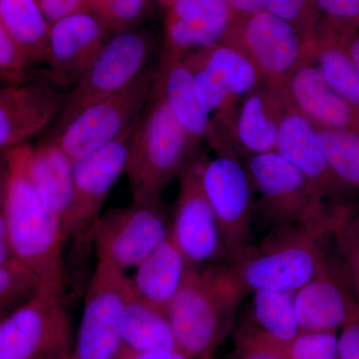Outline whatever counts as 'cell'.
<instances>
[{
    "label": "cell",
    "instance_id": "6da1fadb",
    "mask_svg": "<svg viewBox=\"0 0 359 359\" xmlns=\"http://www.w3.org/2000/svg\"><path fill=\"white\" fill-rule=\"evenodd\" d=\"M32 147L23 144L4 152L8 182L1 211L16 259L35 276L39 287L63 295L66 240L60 222L46 209L33 185L29 170Z\"/></svg>",
    "mask_w": 359,
    "mask_h": 359
},
{
    "label": "cell",
    "instance_id": "7a4b0ae2",
    "mask_svg": "<svg viewBox=\"0 0 359 359\" xmlns=\"http://www.w3.org/2000/svg\"><path fill=\"white\" fill-rule=\"evenodd\" d=\"M330 264L320 231L297 224L269 231L226 266L247 297L257 290L297 292Z\"/></svg>",
    "mask_w": 359,
    "mask_h": 359
},
{
    "label": "cell",
    "instance_id": "3957f363",
    "mask_svg": "<svg viewBox=\"0 0 359 359\" xmlns=\"http://www.w3.org/2000/svg\"><path fill=\"white\" fill-rule=\"evenodd\" d=\"M245 297L226 264H189L166 309L177 349L190 359H212L231 314Z\"/></svg>",
    "mask_w": 359,
    "mask_h": 359
},
{
    "label": "cell",
    "instance_id": "277c9868",
    "mask_svg": "<svg viewBox=\"0 0 359 359\" xmlns=\"http://www.w3.org/2000/svg\"><path fill=\"white\" fill-rule=\"evenodd\" d=\"M145 107L130 139L125 172L134 202H159L175 177L181 176L192 140L157 93Z\"/></svg>",
    "mask_w": 359,
    "mask_h": 359
},
{
    "label": "cell",
    "instance_id": "5b68a950",
    "mask_svg": "<svg viewBox=\"0 0 359 359\" xmlns=\"http://www.w3.org/2000/svg\"><path fill=\"white\" fill-rule=\"evenodd\" d=\"M249 174L261 194L259 217L271 230L309 224L320 231L330 208L304 174L276 151L250 158Z\"/></svg>",
    "mask_w": 359,
    "mask_h": 359
},
{
    "label": "cell",
    "instance_id": "8992f818",
    "mask_svg": "<svg viewBox=\"0 0 359 359\" xmlns=\"http://www.w3.org/2000/svg\"><path fill=\"white\" fill-rule=\"evenodd\" d=\"M156 79L148 68L126 88L91 104L48 139L73 163L112 143L136 124L152 95Z\"/></svg>",
    "mask_w": 359,
    "mask_h": 359
},
{
    "label": "cell",
    "instance_id": "52a82bcc",
    "mask_svg": "<svg viewBox=\"0 0 359 359\" xmlns=\"http://www.w3.org/2000/svg\"><path fill=\"white\" fill-rule=\"evenodd\" d=\"M72 348L63 295L39 287L0 320V359H47Z\"/></svg>",
    "mask_w": 359,
    "mask_h": 359
},
{
    "label": "cell",
    "instance_id": "ba28073f",
    "mask_svg": "<svg viewBox=\"0 0 359 359\" xmlns=\"http://www.w3.org/2000/svg\"><path fill=\"white\" fill-rule=\"evenodd\" d=\"M131 278L107 257L97 255L87 289L73 359H117L122 348L121 323Z\"/></svg>",
    "mask_w": 359,
    "mask_h": 359
},
{
    "label": "cell",
    "instance_id": "9c48e42d",
    "mask_svg": "<svg viewBox=\"0 0 359 359\" xmlns=\"http://www.w3.org/2000/svg\"><path fill=\"white\" fill-rule=\"evenodd\" d=\"M152 54L147 35L128 30L108 39L84 76L65 94L53 132L63 128L75 116L97 101L107 98L133 83Z\"/></svg>",
    "mask_w": 359,
    "mask_h": 359
},
{
    "label": "cell",
    "instance_id": "30bf717a",
    "mask_svg": "<svg viewBox=\"0 0 359 359\" xmlns=\"http://www.w3.org/2000/svg\"><path fill=\"white\" fill-rule=\"evenodd\" d=\"M135 126L117 140L73 163L70 202L62 222L65 240L92 238L103 205L125 172Z\"/></svg>",
    "mask_w": 359,
    "mask_h": 359
},
{
    "label": "cell",
    "instance_id": "8fae6325",
    "mask_svg": "<svg viewBox=\"0 0 359 359\" xmlns=\"http://www.w3.org/2000/svg\"><path fill=\"white\" fill-rule=\"evenodd\" d=\"M170 224L162 203L133 202L109 210L98 219L92 238L97 255L118 268H136L168 238Z\"/></svg>",
    "mask_w": 359,
    "mask_h": 359
},
{
    "label": "cell",
    "instance_id": "7c38bea8",
    "mask_svg": "<svg viewBox=\"0 0 359 359\" xmlns=\"http://www.w3.org/2000/svg\"><path fill=\"white\" fill-rule=\"evenodd\" d=\"M201 180L221 235L223 259H237L252 242V179L233 158L221 156L201 166Z\"/></svg>",
    "mask_w": 359,
    "mask_h": 359
},
{
    "label": "cell",
    "instance_id": "4fadbf2b",
    "mask_svg": "<svg viewBox=\"0 0 359 359\" xmlns=\"http://www.w3.org/2000/svg\"><path fill=\"white\" fill-rule=\"evenodd\" d=\"M201 166L189 164L182 173L170 223V236L187 263L197 266L223 257L218 221L203 189Z\"/></svg>",
    "mask_w": 359,
    "mask_h": 359
},
{
    "label": "cell",
    "instance_id": "5bb4252c",
    "mask_svg": "<svg viewBox=\"0 0 359 359\" xmlns=\"http://www.w3.org/2000/svg\"><path fill=\"white\" fill-rule=\"evenodd\" d=\"M105 27L93 14L81 11L50 26L46 65L54 84L74 86L105 45Z\"/></svg>",
    "mask_w": 359,
    "mask_h": 359
},
{
    "label": "cell",
    "instance_id": "9a60e30c",
    "mask_svg": "<svg viewBox=\"0 0 359 359\" xmlns=\"http://www.w3.org/2000/svg\"><path fill=\"white\" fill-rule=\"evenodd\" d=\"M65 94L36 81L0 87V153L29 143L62 108Z\"/></svg>",
    "mask_w": 359,
    "mask_h": 359
},
{
    "label": "cell",
    "instance_id": "2e32d148",
    "mask_svg": "<svg viewBox=\"0 0 359 359\" xmlns=\"http://www.w3.org/2000/svg\"><path fill=\"white\" fill-rule=\"evenodd\" d=\"M276 152L294 164L309 180L314 193L328 207L347 205L349 187L335 176L323 154L318 130L309 118L290 113L278 124Z\"/></svg>",
    "mask_w": 359,
    "mask_h": 359
},
{
    "label": "cell",
    "instance_id": "e0dca14e",
    "mask_svg": "<svg viewBox=\"0 0 359 359\" xmlns=\"http://www.w3.org/2000/svg\"><path fill=\"white\" fill-rule=\"evenodd\" d=\"M164 57L183 58L193 48L214 47L231 20L226 0H173Z\"/></svg>",
    "mask_w": 359,
    "mask_h": 359
},
{
    "label": "cell",
    "instance_id": "ac0fdd59",
    "mask_svg": "<svg viewBox=\"0 0 359 359\" xmlns=\"http://www.w3.org/2000/svg\"><path fill=\"white\" fill-rule=\"evenodd\" d=\"M358 302L332 261L294 294L301 332H337Z\"/></svg>",
    "mask_w": 359,
    "mask_h": 359
},
{
    "label": "cell",
    "instance_id": "d6986e66",
    "mask_svg": "<svg viewBox=\"0 0 359 359\" xmlns=\"http://www.w3.org/2000/svg\"><path fill=\"white\" fill-rule=\"evenodd\" d=\"M245 40L257 65L269 74H285L301 54L294 25L266 11L252 14L245 25Z\"/></svg>",
    "mask_w": 359,
    "mask_h": 359
},
{
    "label": "cell",
    "instance_id": "ffe728a7",
    "mask_svg": "<svg viewBox=\"0 0 359 359\" xmlns=\"http://www.w3.org/2000/svg\"><path fill=\"white\" fill-rule=\"evenodd\" d=\"M292 96L306 118L321 128H344L359 132V110L327 83L314 66L297 70L292 77Z\"/></svg>",
    "mask_w": 359,
    "mask_h": 359
},
{
    "label": "cell",
    "instance_id": "44dd1931",
    "mask_svg": "<svg viewBox=\"0 0 359 359\" xmlns=\"http://www.w3.org/2000/svg\"><path fill=\"white\" fill-rule=\"evenodd\" d=\"M188 266L169 233L162 245L135 268L132 283L144 301L166 311L183 283Z\"/></svg>",
    "mask_w": 359,
    "mask_h": 359
},
{
    "label": "cell",
    "instance_id": "7402d4cb",
    "mask_svg": "<svg viewBox=\"0 0 359 359\" xmlns=\"http://www.w3.org/2000/svg\"><path fill=\"white\" fill-rule=\"evenodd\" d=\"M159 79L155 93L166 102L192 142L202 138L209 129V117L196 95L190 66L183 58L164 57Z\"/></svg>",
    "mask_w": 359,
    "mask_h": 359
},
{
    "label": "cell",
    "instance_id": "603a6c76",
    "mask_svg": "<svg viewBox=\"0 0 359 359\" xmlns=\"http://www.w3.org/2000/svg\"><path fill=\"white\" fill-rule=\"evenodd\" d=\"M30 176L46 209L62 226L72 190L73 162L50 139L33 146Z\"/></svg>",
    "mask_w": 359,
    "mask_h": 359
},
{
    "label": "cell",
    "instance_id": "cb8c5ba5",
    "mask_svg": "<svg viewBox=\"0 0 359 359\" xmlns=\"http://www.w3.org/2000/svg\"><path fill=\"white\" fill-rule=\"evenodd\" d=\"M321 238L330 261L359 306V212L337 205L323 222Z\"/></svg>",
    "mask_w": 359,
    "mask_h": 359
},
{
    "label": "cell",
    "instance_id": "d4e9b609",
    "mask_svg": "<svg viewBox=\"0 0 359 359\" xmlns=\"http://www.w3.org/2000/svg\"><path fill=\"white\" fill-rule=\"evenodd\" d=\"M121 337L123 346L138 353L177 349L166 311L144 301L133 283L123 311Z\"/></svg>",
    "mask_w": 359,
    "mask_h": 359
},
{
    "label": "cell",
    "instance_id": "484cf974",
    "mask_svg": "<svg viewBox=\"0 0 359 359\" xmlns=\"http://www.w3.org/2000/svg\"><path fill=\"white\" fill-rule=\"evenodd\" d=\"M0 21L32 66L46 63L51 25L39 0H0Z\"/></svg>",
    "mask_w": 359,
    "mask_h": 359
},
{
    "label": "cell",
    "instance_id": "4316f807",
    "mask_svg": "<svg viewBox=\"0 0 359 359\" xmlns=\"http://www.w3.org/2000/svg\"><path fill=\"white\" fill-rule=\"evenodd\" d=\"M252 294V314L256 327L278 344L289 346L301 334L295 313V292L257 290Z\"/></svg>",
    "mask_w": 359,
    "mask_h": 359
},
{
    "label": "cell",
    "instance_id": "83f0119b",
    "mask_svg": "<svg viewBox=\"0 0 359 359\" xmlns=\"http://www.w3.org/2000/svg\"><path fill=\"white\" fill-rule=\"evenodd\" d=\"M320 147L335 176L359 191V132L344 128L318 130Z\"/></svg>",
    "mask_w": 359,
    "mask_h": 359
},
{
    "label": "cell",
    "instance_id": "f1b7e54d",
    "mask_svg": "<svg viewBox=\"0 0 359 359\" xmlns=\"http://www.w3.org/2000/svg\"><path fill=\"white\" fill-rule=\"evenodd\" d=\"M193 60L214 72L230 96L244 95L256 84L255 65L242 53L230 47H215L208 54L196 56Z\"/></svg>",
    "mask_w": 359,
    "mask_h": 359
},
{
    "label": "cell",
    "instance_id": "f546056e",
    "mask_svg": "<svg viewBox=\"0 0 359 359\" xmlns=\"http://www.w3.org/2000/svg\"><path fill=\"white\" fill-rule=\"evenodd\" d=\"M278 124L268 115L261 97H249L238 116L237 129L241 144L254 155L276 151Z\"/></svg>",
    "mask_w": 359,
    "mask_h": 359
},
{
    "label": "cell",
    "instance_id": "4dcf8cb0",
    "mask_svg": "<svg viewBox=\"0 0 359 359\" xmlns=\"http://www.w3.org/2000/svg\"><path fill=\"white\" fill-rule=\"evenodd\" d=\"M318 70L323 79L347 102L359 110V73L341 42H330L318 55Z\"/></svg>",
    "mask_w": 359,
    "mask_h": 359
},
{
    "label": "cell",
    "instance_id": "1f68e13d",
    "mask_svg": "<svg viewBox=\"0 0 359 359\" xmlns=\"http://www.w3.org/2000/svg\"><path fill=\"white\" fill-rule=\"evenodd\" d=\"M39 280L20 263L0 268V311L15 308L37 289Z\"/></svg>",
    "mask_w": 359,
    "mask_h": 359
},
{
    "label": "cell",
    "instance_id": "d6a6232c",
    "mask_svg": "<svg viewBox=\"0 0 359 359\" xmlns=\"http://www.w3.org/2000/svg\"><path fill=\"white\" fill-rule=\"evenodd\" d=\"M89 4L105 29H116L117 33L128 32L146 8V0H89Z\"/></svg>",
    "mask_w": 359,
    "mask_h": 359
},
{
    "label": "cell",
    "instance_id": "836d02e7",
    "mask_svg": "<svg viewBox=\"0 0 359 359\" xmlns=\"http://www.w3.org/2000/svg\"><path fill=\"white\" fill-rule=\"evenodd\" d=\"M233 359H287V346L248 325L238 332Z\"/></svg>",
    "mask_w": 359,
    "mask_h": 359
},
{
    "label": "cell",
    "instance_id": "e575fe53",
    "mask_svg": "<svg viewBox=\"0 0 359 359\" xmlns=\"http://www.w3.org/2000/svg\"><path fill=\"white\" fill-rule=\"evenodd\" d=\"M287 354V359H339L337 332H301Z\"/></svg>",
    "mask_w": 359,
    "mask_h": 359
},
{
    "label": "cell",
    "instance_id": "d590c367",
    "mask_svg": "<svg viewBox=\"0 0 359 359\" xmlns=\"http://www.w3.org/2000/svg\"><path fill=\"white\" fill-rule=\"evenodd\" d=\"M186 62L192 70L194 86L198 100L205 114L210 118L215 110L219 109L223 105L230 94L221 80L211 70L192 59L186 60Z\"/></svg>",
    "mask_w": 359,
    "mask_h": 359
},
{
    "label": "cell",
    "instance_id": "8d00e7d4",
    "mask_svg": "<svg viewBox=\"0 0 359 359\" xmlns=\"http://www.w3.org/2000/svg\"><path fill=\"white\" fill-rule=\"evenodd\" d=\"M337 25L353 28L359 26V0H314Z\"/></svg>",
    "mask_w": 359,
    "mask_h": 359
},
{
    "label": "cell",
    "instance_id": "74e56055",
    "mask_svg": "<svg viewBox=\"0 0 359 359\" xmlns=\"http://www.w3.org/2000/svg\"><path fill=\"white\" fill-rule=\"evenodd\" d=\"M339 359H359V306L356 304L337 334Z\"/></svg>",
    "mask_w": 359,
    "mask_h": 359
},
{
    "label": "cell",
    "instance_id": "f35d334b",
    "mask_svg": "<svg viewBox=\"0 0 359 359\" xmlns=\"http://www.w3.org/2000/svg\"><path fill=\"white\" fill-rule=\"evenodd\" d=\"M32 65L21 53L0 21V69L26 72Z\"/></svg>",
    "mask_w": 359,
    "mask_h": 359
},
{
    "label": "cell",
    "instance_id": "ab89813d",
    "mask_svg": "<svg viewBox=\"0 0 359 359\" xmlns=\"http://www.w3.org/2000/svg\"><path fill=\"white\" fill-rule=\"evenodd\" d=\"M40 8L49 25L55 21L70 15V14L81 13L83 0H39Z\"/></svg>",
    "mask_w": 359,
    "mask_h": 359
},
{
    "label": "cell",
    "instance_id": "60d3db41",
    "mask_svg": "<svg viewBox=\"0 0 359 359\" xmlns=\"http://www.w3.org/2000/svg\"><path fill=\"white\" fill-rule=\"evenodd\" d=\"M306 4L308 0H264V11L292 23L301 15Z\"/></svg>",
    "mask_w": 359,
    "mask_h": 359
},
{
    "label": "cell",
    "instance_id": "b9f144b4",
    "mask_svg": "<svg viewBox=\"0 0 359 359\" xmlns=\"http://www.w3.org/2000/svg\"><path fill=\"white\" fill-rule=\"evenodd\" d=\"M117 359H190L178 349L138 353L122 346Z\"/></svg>",
    "mask_w": 359,
    "mask_h": 359
},
{
    "label": "cell",
    "instance_id": "7bdbcfd3",
    "mask_svg": "<svg viewBox=\"0 0 359 359\" xmlns=\"http://www.w3.org/2000/svg\"><path fill=\"white\" fill-rule=\"evenodd\" d=\"M20 263L14 256L4 212L0 211V268Z\"/></svg>",
    "mask_w": 359,
    "mask_h": 359
},
{
    "label": "cell",
    "instance_id": "ee69618b",
    "mask_svg": "<svg viewBox=\"0 0 359 359\" xmlns=\"http://www.w3.org/2000/svg\"><path fill=\"white\" fill-rule=\"evenodd\" d=\"M231 9L238 13L255 14L264 11V0H226Z\"/></svg>",
    "mask_w": 359,
    "mask_h": 359
},
{
    "label": "cell",
    "instance_id": "f6af8a7d",
    "mask_svg": "<svg viewBox=\"0 0 359 359\" xmlns=\"http://www.w3.org/2000/svg\"><path fill=\"white\" fill-rule=\"evenodd\" d=\"M32 76L28 71L15 72V71L0 69V87L22 84L25 82L32 81Z\"/></svg>",
    "mask_w": 359,
    "mask_h": 359
},
{
    "label": "cell",
    "instance_id": "bcb514c9",
    "mask_svg": "<svg viewBox=\"0 0 359 359\" xmlns=\"http://www.w3.org/2000/svg\"><path fill=\"white\" fill-rule=\"evenodd\" d=\"M7 182H8V166L4 152L0 153V211L6 199Z\"/></svg>",
    "mask_w": 359,
    "mask_h": 359
},
{
    "label": "cell",
    "instance_id": "7dc6e473",
    "mask_svg": "<svg viewBox=\"0 0 359 359\" xmlns=\"http://www.w3.org/2000/svg\"><path fill=\"white\" fill-rule=\"evenodd\" d=\"M346 47L349 55L353 59L354 65H355L356 69H358L359 73V35L351 39Z\"/></svg>",
    "mask_w": 359,
    "mask_h": 359
},
{
    "label": "cell",
    "instance_id": "c3c4849f",
    "mask_svg": "<svg viewBox=\"0 0 359 359\" xmlns=\"http://www.w3.org/2000/svg\"><path fill=\"white\" fill-rule=\"evenodd\" d=\"M47 359H73L72 351L71 353L57 354V355L51 356V358Z\"/></svg>",
    "mask_w": 359,
    "mask_h": 359
},
{
    "label": "cell",
    "instance_id": "681fc988",
    "mask_svg": "<svg viewBox=\"0 0 359 359\" xmlns=\"http://www.w3.org/2000/svg\"><path fill=\"white\" fill-rule=\"evenodd\" d=\"M7 311H0V320H1L2 318H4V314H6Z\"/></svg>",
    "mask_w": 359,
    "mask_h": 359
},
{
    "label": "cell",
    "instance_id": "f907efd6",
    "mask_svg": "<svg viewBox=\"0 0 359 359\" xmlns=\"http://www.w3.org/2000/svg\"><path fill=\"white\" fill-rule=\"evenodd\" d=\"M161 1H169V0H161ZM173 1V0H172Z\"/></svg>",
    "mask_w": 359,
    "mask_h": 359
}]
</instances>
